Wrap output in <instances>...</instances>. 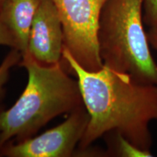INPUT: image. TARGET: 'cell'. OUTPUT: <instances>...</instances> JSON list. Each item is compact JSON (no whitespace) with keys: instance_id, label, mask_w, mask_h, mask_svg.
Segmentation results:
<instances>
[{"instance_id":"obj_12","label":"cell","mask_w":157,"mask_h":157,"mask_svg":"<svg viewBox=\"0 0 157 157\" xmlns=\"http://www.w3.org/2000/svg\"><path fill=\"white\" fill-rule=\"evenodd\" d=\"M147 36L150 46L157 52V27H152L149 29L147 32Z\"/></svg>"},{"instance_id":"obj_5","label":"cell","mask_w":157,"mask_h":157,"mask_svg":"<svg viewBox=\"0 0 157 157\" xmlns=\"http://www.w3.org/2000/svg\"><path fill=\"white\" fill-rule=\"evenodd\" d=\"M90 121L85 106L78 108L54 128L21 142H7L0 148V156L69 157L83 137Z\"/></svg>"},{"instance_id":"obj_11","label":"cell","mask_w":157,"mask_h":157,"mask_svg":"<svg viewBox=\"0 0 157 157\" xmlns=\"http://www.w3.org/2000/svg\"><path fill=\"white\" fill-rule=\"evenodd\" d=\"M0 45L7 46L12 49H16V41L12 34L10 31L4 24V23L0 19Z\"/></svg>"},{"instance_id":"obj_8","label":"cell","mask_w":157,"mask_h":157,"mask_svg":"<svg viewBox=\"0 0 157 157\" xmlns=\"http://www.w3.org/2000/svg\"><path fill=\"white\" fill-rule=\"evenodd\" d=\"M109 134H111L113 137L109 148L115 156L121 157H150L154 156L151 151H145L135 146L119 133L110 132Z\"/></svg>"},{"instance_id":"obj_10","label":"cell","mask_w":157,"mask_h":157,"mask_svg":"<svg viewBox=\"0 0 157 157\" xmlns=\"http://www.w3.org/2000/svg\"><path fill=\"white\" fill-rule=\"evenodd\" d=\"M143 21L149 28L157 27V0H143Z\"/></svg>"},{"instance_id":"obj_6","label":"cell","mask_w":157,"mask_h":157,"mask_svg":"<svg viewBox=\"0 0 157 157\" xmlns=\"http://www.w3.org/2000/svg\"><path fill=\"white\" fill-rule=\"evenodd\" d=\"M64 46L58 10L52 0H39L29 34L28 51L38 62L52 65L61 61Z\"/></svg>"},{"instance_id":"obj_3","label":"cell","mask_w":157,"mask_h":157,"mask_svg":"<svg viewBox=\"0 0 157 157\" xmlns=\"http://www.w3.org/2000/svg\"><path fill=\"white\" fill-rule=\"evenodd\" d=\"M103 66L144 84H157V64L143 21V0H107L98 32Z\"/></svg>"},{"instance_id":"obj_4","label":"cell","mask_w":157,"mask_h":157,"mask_svg":"<svg viewBox=\"0 0 157 157\" xmlns=\"http://www.w3.org/2000/svg\"><path fill=\"white\" fill-rule=\"evenodd\" d=\"M61 20L65 48L84 69L103 67L100 56L99 20L107 0H52Z\"/></svg>"},{"instance_id":"obj_13","label":"cell","mask_w":157,"mask_h":157,"mask_svg":"<svg viewBox=\"0 0 157 157\" xmlns=\"http://www.w3.org/2000/svg\"><path fill=\"white\" fill-rule=\"evenodd\" d=\"M4 1H5V0H0V7H1L2 5V4H3Z\"/></svg>"},{"instance_id":"obj_9","label":"cell","mask_w":157,"mask_h":157,"mask_svg":"<svg viewBox=\"0 0 157 157\" xmlns=\"http://www.w3.org/2000/svg\"><path fill=\"white\" fill-rule=\"evenodd\" d=\"M22 59V55L19 50L12 49L0 65V101L5 95V84L8 81L10 70L15 65H18Z\"/></svg>"},{"instance_id":"obj_1","label":"cell","mask_w":157,"mask_h":157,"mask_svg":"<svg viewBox=\"0 0 157 157\" xmlns=\"http://www.w3.org/2000/svg\"><path fill=\"white\" fill-rule=\"evenodd\" d=\"M62 63L77 78L90 121L78 147L82 152L110 132L122 135L135 146L151 151L150 124L157 121V84L140 83L103 66L84 69L65 48Z\"/></svg>"},{"instance_id":"obj_7","label":"cell","mask_w":157,"mask_h":157,"mask_svg":"<svg viewBox=\"0 0 157 157\" xmlns=\"http://www.w3.org/2000/svg\"><path fill=\"white\" fill-rule=\"evenodd\" d=\"M39 0H5L0 7V19L16 41L17 50L28 52L29 34Z\"/></svg>"},{"instance_id":"obj_2","label":"cell","mask_w":157,"mask_h":157,"mask_svg":"<svg viewBox=\"0 0 157 157\" xmlns=\"http://www.w3.org/2000/svg\"><path fill=\"white\" fill-rule=\"evenodd\" d=\"M18 65L26 70L28 82L13 106L0 107V148L34 137L54 118L84 105L77 80L62 61L42 64L28 51Z\"/></svg>"}]
</instances>
